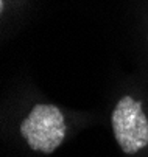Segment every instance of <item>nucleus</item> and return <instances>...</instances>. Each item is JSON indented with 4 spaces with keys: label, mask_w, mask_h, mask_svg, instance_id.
Instances as JSON below:
<instances>
[{
    "label": "nucleus",
    "mask_w": 148,
    "mask_h": 157,
    "mask_svg": "<svg viewBox=\"0 0 148 157\" xmlns=\"http://www.w3.org/2000/svg\"><path fill=\"white\" fill-rule=\"evenodd\" d=\"M66 123L61 110L52 104H36L20 124V134L33 151L52 154L66 137Z\"/></svg>",
    "instance_id": "obj_1"
},
{
    "label": "nucleus",
    "mask_w": 148,
    "mask_h": 157,
    "mask_svg": "<svg viewBox=\"0 0 148 157\" xmlns=\"http://www.w3.org/2000/svg\"><path fill=\"white\" fill-rule=\"evenodd\" d=\"M111 120L114 137L123 152L134 154L148 145V118L140 101L130 95L120 98Z\"/></svg>",
    "instance_id": "obj_2"
},
{
    "label": "nucleus",
    "mask_w": 148,
    "mask_h": 157,
    "mask_svg": "<svg viewBox=\"0 0 148 157\" xmlns=\"http://www.w3.org/2000/svg\"><path fill=\"white\" fill-rule=\"evenodd\" d=\"M146 39H148V37H146Z\"/></svg>",
    "instance_id": "obj_3"
}]
</instances>
